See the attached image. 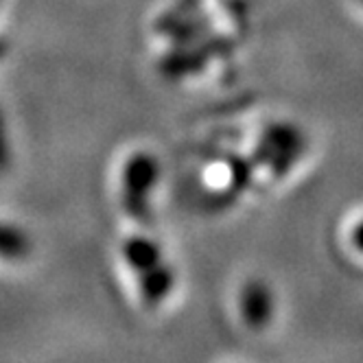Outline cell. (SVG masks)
Instances as JSON below:
<instances>
[{
    "mask_svg": "<svg viewBox=\"0 0 363 363\" xmlns=\"http://www.w3.org/2000/svg\"><path fill=\"white\" fill-rule=\"evenodd\" d=\"M160 164L147 151H138L123 167V203L127 213L138 221H147L151 206L149 197L158 184Z\"/></svg>",
    "mask_w": 363,
    "mask_h": 363,
    "instance_id": "cell-1",
    "label": "cell"
},
{
    "mask_svg": "<svg viewBox=\"0 0 363 363\" xmlns=\"http://www.w3.org/2000/svg\"><path fill=\"white\" fill-rule=\"evenodd\" d=\"M274 313V294L263 280H250L241 289V315L247 326L263 328Z\"/></svg>",
    "mask_w": 363,
    "mask_h": 363,
    "instance_id": "cell-2",
    "label": "cell"
},
{
    "mask_svg": "<svg viewBox=\"0 0 363 363\" xmlns=\"http://www.w3.org/2000/svg\"><path fill=\"white\" fill-rule=\"evenodd\" d=\"M123 254H125V261L127 265L132 267L138 276L160 267L164 263V256H162V250L155 245L153 241L145 239V237H132L125 247H123Z\"/></svg>",
    "mask_w": 363,
    "mask_h": 363,
    "instance_id": "cell-3",
    "label": "cell"
},
{
    "mask_svg": "<svg viewBox=\"0 0 363 363\" xmlns=\"http://www.w3.org/2000/svg\"><path fill=\"white\" fill-rule=\"evenodd\" d=\"M31 250V243L27 239L22 230L13 228V225H3L0 223V256L3 258H22L27 256Z\"/></svg>",
    "mask_w": 363,
    "mask_h": 363,
    "instance_id": "cell-4",
    "label": "cell"
},
{
    "mask_svg": "<svg viewBox=\"0 0 363 363\" xmlns=\"http://www.w3.org/2000/svg\"><path fill=\"white\" fill-rule=\"evenodd\" d=\"M7 164H9V143H7V132H5L3 112H0V171H5Z\"/></svg>",
    "mask_w": 363,
    "mask_h": 363,
    "instance_id": "cell-5",
    "label": "cell"
},
{
    "mask_svg": "<svg viewBox=\"0 0 363 363\" xmlns=\"http://www.w3.org/2000/svg\"><path fill=\"white\" fill-rule=\"evenodd\" d=\"M350 243H352V247H354L359 254H363V219H359V221L354 223V228H352V232H350Z\"/></svg>",
    "mask_w": 363,
    "mask_h": 363,
    "instance_id": "cell-6",
    "label": "cell"
},
{
    "mask_svg": "<svg viewBox=\"0 0 363 363\" xmlns=\"http://www.w3.org/2000/svg\"><path fill=\"white\" fill-rule=\"evenodd\" d=\"M5 50H7V44H5L3 40H0V57H3V55H5Z\"/></svg>",
    "mask_w": 363,
    "mask_h": 363,
    "instance_id": "cell-7",
    "label": "cell"
}]
</instances>
